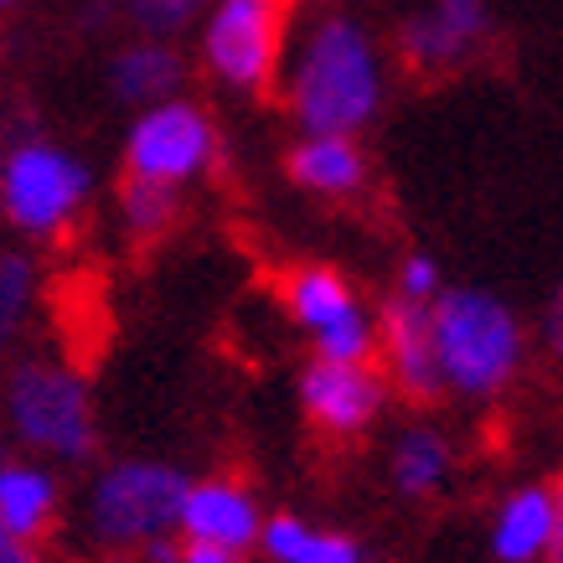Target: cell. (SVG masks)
<instances>
[{
    "label": "cell",
    "mask_w": 563,
    "mask_h": 563,
    "mask_svg": "<svg viewBox=\"0 0 563 563\" xmlns=\"http://www.w3.org/2000/svg\"><path fill=\"white\" fill-rule=\"evenodd\" d=\"M429 336L440 362L444 398L496 404L528 367V331L501 295L476 285H444L429 300Z\"/></svg>",
    "instance_id": "6da1fadb"
},
{
    "label": "cell",
    "mask_w": 563,
    "mask_h": 563,
    "mask_svg": "<svg viewBox=\"0 0 563 563\" xmlns=\"http://www.w3.org/2000/svg\"><path fill=\"white\" fill-rule=\"evenodd\" d=\"M295 124L306 135H357L383 109V68H377L373 36L357 21L325 16L300 47V63L290 73Z\"/></svg>",
    "instance_id": "7a4b0ae2"
},
{
    "label": "cell",
    "mask_w": 563,
    "mask_h": 563,
    "mask_svg": "<svg viewBox=\"0 0 563 563\" xmlns=\"http://www.w3.org/2000/svg\"><path fill=\"white\" fill-rule=\"evenodd\" d=\"M0 413L11 440L36 455V461L57 465H84L99 450V413H93V393L88 377L68 362L52 357H21L0 383Z\"/></svg>",
    "instance_id": "3957f363"
},
{
    "label": "cell",
    "mask_w": 563,
    "mask_h": 563,
    "mask_svg": "<svg viewBox=\"0 0 563 563\" xmlns=\"http://www.w3.org/2000/svg\"><path fill=\"white\" fill-rule=\"evenodd\" d=\"M93 197L84 155L47 135H16L0 151V218L21 239H63Z\"/></svg>",
    "instance_id": "277c9868"
},
{
    "label": "cell",
    "mask_w": 563,
    "mask_h": 563,
    "mask_svg": "<svg viewBox=\"0 0 563 563\" xmlns=\"http://www.w3.org/2000/svg\"><path fill=\"white\" fill-rule=\"evenodd\" d=\"M191 476L172 461H109L88 481L84 528L103 553H135L151 538H172Z\"/></svg>",
    "instance_id": "5b68a950"
},
{
    "label": "cell",
    "mask_w": 563,
    "mask_h": 563,
    "mask_svg": "<svg viewBox=\"0 0 563 563\" xmlns=\"http://www.w3.org/2000/svg\"><path fill=\"white\" fill-rule=\"evenodd\" d=\"M290 0H218L202 32V63L222 88L269 99L279 88Z\"/></svg>",
    "instance_id": "8992f818"
},
{
    "label": "cell",
    "mask_w": 563,
    "mask_h": 563,
    "mask_svg": "<svg viewBox=\"0 0 563 563\" xmlns=\"http://www.w3.org/2000/svg\"><path fill=\"white\" fill-rule=\"evenodd\" d=\"M212 166H218V124L202 103L181 93L145 103L124 135V176H140V181L187 187Z\"/></svg>",
    "instance_id": "52a82bcc"
},
{
    "label": "cell",
    "mask_w": 563,
    "mask_h": 563,
    "mask_svg": "<svg viewBox=\"0 0 563 563\" xmlns=\"http://www.w3.org/2000/svg\"><path fill=\"white\" fill-rule=\"evenodd\" d=\"M285 310L325 362H373L377 357V316L331 264H300L285 274Z\"/></svg>",
    "instance_id": "ba28073f"
},
{
    "label": "cell",
    "mask_w": 563,
    "mask_h": 563,
    "mask_svg": "<svg viewBox=\"0 0 563 563\" xmlns=\"http://www.w3.org/2000/svg\"><path fill=\"white\" fill-rule=\"evenodd\" d=\"M388 377L377 362H325L310 357L300 367V413L325 440H362L388 409Z\"/></svg>",
    "instance_id": "9c48e42d"
},
{
    "label": "cell",
    "mask_w": 563,
    "mask_h": 563,
    "mask_svg": "<svg viewBox=\"0 0 563 563\" xmlns=\"http://www.w3.org/2000/svg\"><path fill=\"white\" fill-rule=\"evenodd\" d=\"M377 367L388 377L393 393H404L409 404H440V362H434V336H429V306L388 295L377 310Z\"/></svg>",
    "instance_id": "30bf717a"
},
{
    "label": "cell",
    "mask_w": 563,
    "mask_h": 563,
    "mask_svg": "<svg viewBox=\"0 0 563 563\" xmlns=\"http://www.w3.org/2000/svg\"><path fill=\"white\" fill-rule=\"evenodd\" d=\"M258 528H264V507L243 481L191 476L187 496H181V517H176V538H202V543L249 553V548H258Z\"/></svg>",
    "instance_id": "8fae6325"
},
{
    "label": "cell",
    "mask_w": 563,
    "mask_h": 563,
    "mask_svg": "<svg viewBox=\"0 0 563 563\" xmlns=\"http://www.w3.org/2000/svg\"><path fill=\"white\" fill-rule=\"evenodd\" d=\"M63 512V481L36 455H0V528L21 543H42Z\"/></svg>",
    "instance_id": "7c38bea8"
},
{
    "label": "cell",
    "mask_w": 563,
    "mask_h": 563,
    "mask_svg": "<svg viewBox=\"0 0 563 563\" xmlns=\"http://www.w3.org/2000/svg\"><path fill=\"white\" fill-rule=\"evenodd\" d=\"M285 176L310 197L346 202L367 187V155L352 135H306L285 155Z\"/></svg>",
    "instance_id": "4fadbf2b"
},
{
    "label": "cell",
    "mask_w": 563,
    "mask_h": 563,
    "mask_svg": "<svg viewBox=\"0 0 563 563\" xmlns=\"http://www.w3.org/2000/svg\"><path fill=\"white\" fill-rule=\"evenodd\" d=\"M548 532H553V486L528 481V486H517L496 501L486 548H492L496 563H543Z\"/></svg>",
    "instance_id": "5bb4252c"
},
{
    "label": "cell",
    "mask_w": 563,
    "mask_h": 563,
    "mask_svg": "<svg viewBox=\"0 0 563 563\" xmlns=\"http://www.w3.org/2000/svg\"><path fill=\"white\" fill-rule=\"evenodd\" d=\"M455 476V444L440 424H404L388 444V486L404 501H434Z\"/></svg>",
    "instance_id": "9a60e30c"
},
{
    "label": "cell",
    "mask_w": 563,
    "mask_h": 563,
    "mask_svg": "<svg viewBox=\"0 0 563 563\" xmlns=\"http://www.w3.org/2000/svg\"><path fill=\"white\" fill-rule=\"evenodd\" d=\"M109 93L120 103H161V99H176L181 84H187V57L172 47V42H155V36H140L130 47H120L109 57Z\"/></svg>",
    "instance_id": "2e32d148"
},
{
    "label": "cell",
    "mask_w": 563,
    "mask_h": 563,
    "mask_svg": "<svg viewBox=\"0 0 563 563\" xmlns=\"http://www.w3.org/2000/svg\"><path fill=\"white\" fill-rule=\"evenodd\" d=\"M258 553L269 563H367V548L342 528H321L300 512H274L258 528Z\"/></svg>",
    "instance_id": "e0dca14e"
},
{
    "label": "cell",
    "mask_w": 563,
    "mask_h": 563,
    "mask_svg": "<svg viewBox=\"0 0 563 563\" xmlns=\"http://www.w3.org/2000/svg\"><path fill=\"white\" fill-rule=\"evenodd\" d=\"M120 222L135 243H161L181 222V187H161V181H120Z\"/></svg>",
    "instance_id": "ac0fdd59"
},
{
    "label": "cell",
    "mask_w": 563,
    "mask_h": 563,
    "mask_svg": "<svg viewBox=\"0 0 563 563\" xmlns=\"http://www.w3.org/2000/svg\"><path fill=\"white\" fill-rule=\"evenodd\" d=\"M36 306V258L26 249H0V352L21 336Z\"/></svg>",
    "instance_id": "d6986e66"
},
{
    "label": "cell",
    "mask_w": 563,
    "mask_h": 563,
    "mask_svg": "<svg viewBox=\"0 0 563 563\" xmlns=\"http://www.w3.org/2000/svg\"><path fill=\"white\" fill-rule=\"evenodd\" d=\"M207 0H124V21L135 26L140 36H155V42H172L197 21Z\"/></svg>",
    "instance_id": "ffe728a7"
},
{
    "label": "cell",
    "mask_w": 563,
    "mask_h": 563,
    "mask_svg": "<svg viewBox=\"0 0 563 563\" xmlns=\"http://www.w3.org/2000/svg\"><path fill=\"white\" fill-rule=\"evenodd\" d=\"M429 16L440 21L444 32L461 36L465 47L486 52V42H492V11H486V0H434Z\"/></svg>",
    "instance_id": "44dd1931"
},
{
    "label": "cell",
    "mask_w": 563,
    "mask_h": 563,
    "mask_svg": "<svg viewBox=\"0 0 563 563\" xmlns=\"http://www.w3.org/2000/svg\"><path fill=\"white\" fill-rule=\"evenodd\" d=\"M444 290V274H440V264L429 254H409L404 264H398V290L393 295H404V300H419V306H429L434 295Z\"/></svg>",
    "instance_id": "7402d4cb"
},
{
    "label": "cell",
    "mask_w": 563,
    "mask_h": 563,
    "mask_svg": "<svg viewBox=\"0 0 563 563\" xmlns=\"http://www.w3.org/2000/svg\"><path fill=\"white\" fill-rule=\"evenodd\" d=\"M249 553L222 543H202V538H176V563H243Z\"/></svg>",
    "instance_id": "603a6c76"
},
{
    "label": "cell",
    "mask_w": 563,
    "mask_h": 563,
    "mask_svg": "<svg viewBox=\"0 0 563 563\" xmlns=\"http://www.w3.org/2000/svg\"><path fill=\"white\" fill-rule=\"evenodd\" d=\"M543 346H548V357L563 367V285H559V295H553V306H548V316H543Z\"/></svg>",
    "instance_id": "cb8c5ba5"
},
{
    "label": "cell",
    "mask_w": 563,
    "mask_h": 563,
    "mask_svg": "<svg viewBox=\"0 0 563 563\" xmlns=\"http://www.w3.org/2000/svg\"><path fill=\"white\" fill-rule=\"evenodd\" d=\"M548 486H553V532H548L543 563H563V476L548 481Z\"/></svg>",
    "instance_id": "d4e9b609"
},
{
    "label": "cell",
    "mask_w": 563,
    "mask_h": 563,
    "mask_svg": "<svg viewBox=\"0 0 563 563\" xmlns=\"http://www.w3.org/2000/svg\"><path fill=\"white\" fill-rule=\"evenodd\" d=\"M0 563H47V559L32 543H21V538H11V532L0 528Z\"/></svg>",
    "instance_id": "484cf974"
},
{
    "label": "cell",
    "mask_w": 563,
    "mask_h": 563,
    "mask_svg": "<svg viewBox=\"0 0 563 563\" xmlns=\"http://www.w3.org/2000/svg\"><path fill=\"white\" fill-rule=\"evenodd\" d=\"M99 563H140V559H135V553H103Z\"/></svg>",
    "instance_id": "4316f807"
},
{
    "label": "cell",
    "mask_w": 563,
    "mask_h": 563,
    "mask_svg": "<svg viewBox=\"0 0 563 563\" xmlns=\"http://www.w3.org/2000/svg\"><path fill=\"white\" fill-rule=\"evenodd\" d=\"M11 5H16V0H0V16H5V11H11Z\"/></svg>",
    "instance_id": "83f0119b"
},
{
    "label": "cell",
    "mask_w": 563,
    "mask_h": 563,
    "mask_svg": "<svg viewBox=\"0 0 563 563\" xmlns=\"http://www.w3.org/2000/svg\"><path fill=\"white\" fill-rule=\"evenodd\" d=\"M290 5H306V0H290Z\"/></svg>",
    "instance_id": "f1b7e54d"
}]
</instances>
